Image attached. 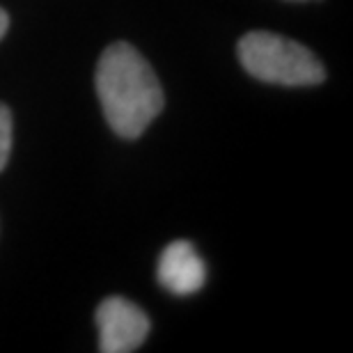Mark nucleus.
<instances>
[{"instance_id": "1", "label": "nucleus", "mask_w": 353, "mask_h": 353, "mask_svg": "<svg viewBox=\"0 0 353 353\" xmlns=\"http://www.w3.org/2000/svg\"><path fill=\"white\" fill-rule=\"evenodd\" d=\"M103 117L124 140H136L163 112L165 97L152 65L126 41H115L101 53L94 74Z\"/></svg>"}, {"instance_id": "2", "label": "nucleus", "mask_w": 353, "mask_h": 353, "mask_svg": "<svg viewBox=\"0 0 353 353\" xmlns=\"http://www.w3.org/2000/svg\"><path fill=\"white\" fill-rule=\"evenodd\" d=\"M236 55L252 79L271 85L310 88L326 81V67L307 46L275 32H245L239 39Z\"/></svg>"}, {"instance_id": "3", "label": "nucleus", "mask_w": 353, "mask_h": 353, "mask_svg": "<svg viewBox=\"0 0 353 353\" xmlns=\"http://www.w3.org/2000/svg\"><path fill=\"white\" fill-rule=\"evenodd\" d=\"M99 351L101 353H131L150 335V316L136 303L122 296H108L99 303L97 314Z\"/></svg>"}, {"instance_id": "4", "label": "nucleus", "mask_w": 353, "mask_h": 353, "mask_svg": "<svg viewBox=\"0 0 353 353\" xmlns=\"http://www.w3.org/2000/svg\"><path fill=\"white\" fill-rule=\"evenodd\" d=\"M157 280L161 287L174 296H190L204 287L207 266H204V259L193 243L186 239H176L161 252Z\"/></svg>"}, {"instance_id": "5", "label": "nucleus", "mask_w": 353, "mask_h": 353, "mask_svg": "<svg viewBox=\"0 0 353 353\" xmlns=\"http://www.w3.org/2000/svg\"><path fill=\"white\" fill-rule=\"evenodd\" d=\"M12 136H14V124H12V110L5 103H0V172L5 170L7 161L12 154Z\"/></svg>"}, {"instance_id": "6", "label": "nucleus", "mask_w": 353, "mask_h": 353, "mask_svg": "<svg viewBox=\"0 0 353 353\" xmlns=\"http://www.w3.org/2000/svg\"><path fill=\"white\" fill-rule=\"evenodd\" d=\"M7 30H10V14H7L3 7H0V39L5 37Z\"/></svg>"}]
</instances>
